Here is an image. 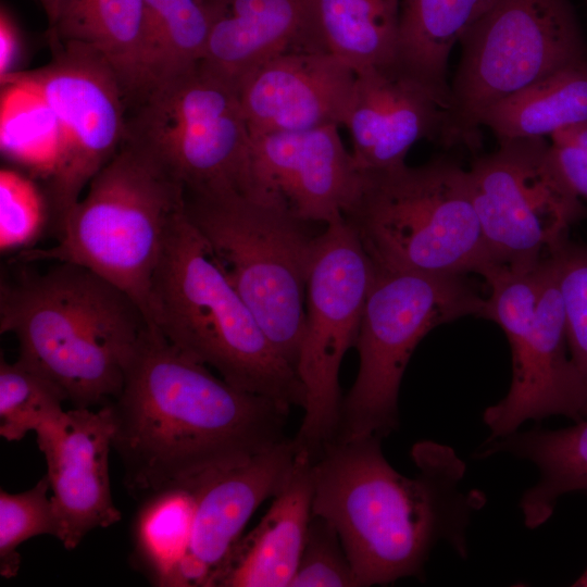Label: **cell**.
Masks as SVG:
<instances>
[{"mask_svg": "<svg viewBox=\"0 0 587 587\" xmlns=\"http://www.w3.org/2000/svg\"><path fill=\"white\" fill-rule=\"evenodd\" d=\"M553 165L569 189L587 201V125L555 132L550 136Z\"/></svg>", "mask_w": 587, "mask_h": 587, "instance_id": "e575fe53", "label": "cell"}, {"mask_svg": "<svg viewBox=\"0 0 587 587\" xmlns=\"http://www.w3.org/2000/svg\"><path fill=\"white\" fill-rule=\"evenodd\" d=\"M363 172L342 145L337 125L251 136L241 193L273 203L296 218L326 225L355 205Z\"/></svg>", "mask_w": 587, "mask_h": 587, "instance_id": "9a60e30c", "label": "cell"}, {"mask_svg": "<svg viewBox=\"0 0 587 587\" xmlns=\"http://www.w3.org/2000/svg\"><path fill=\"white\" fill-rule=\"evenodd\" d=\"M298 459L292 439L240 463L210 472L189 488L196 512L189 553L211 572V582L255 510L289 482Z\"/></svg>", "mask_w": 587, "mask_h": 587, "instance_id": "ffe728a7", "label": "cell"}, {"mask_svg": "<svg viewBox=\"0 0 587 587\" xmlns=\"http://www.w3.org/2000/svg\"><path fill=\"white\" fill-rule=\"evenodd\" d=\"M587 125V61L559 70L491 107L483 116L498 142L551 136Z\"/></svg>", "mask_w": 587, "mask_h": 587, "instance_id": "d4e9b609", "label": "cell"}, {"mask_svg": "<svg viewBox=\"0 0 587 587\" xmlns=\"http://www.w3.org/2000/svg\"><path fill=\"white\" fill-rule=\"evenodd\" d=\"M326 50L354 72L396 63L400 0H312Z\"/></svg>", "mask_w": 587, "mask_h": 587, "instance_id": "484cf974", "label": "cell"}, {"mask_svg": "<svg viewBox=\"0 0 587 587\" xmlns=\"http://www.w3.org/2000/svg\"><path fill=\"white\" fill-rule=\"evenodd\" d=\"M149 311L150 327L234 387L303 408L295 369L265 336L185 208L167 228Z\"/></svg>", "mask_w": 587, "mask_h": 587, "instance_id": "277c9868", "label": "cell"}, {"mask_svg": "<svg viewBox=\"0 0 587 587\" xmlns=\"http://www.w3.org/2000/svg\"><path fill=\"white\" fill-rule=\"evenodd\" d=\"M587 1V0H586Z\"/></svg>", "mask_w": 587, "mask_h": 587, "instance_id": "f35d334b", "label": "cell"}, {"mask_svg": "<svg viewBox=\"0 0 587 587\" xmlns=\"http://www.w3.org/2000/svg\"><path fill=\"white\" fill-rule=\"evenodd\" d=\"M485 300L467 275L374 265L354 345L359 370L342 398L334 438H384L391 434L399 425L402 376L419 342L440 324L466 315L482 316Z\"/></svg>", "mask_w": 587, "mask_h": 587, "instance_id": "9c48e42d", "label": "cell"}, {"mask_svg": "<svg viewBox=\"0 0 587 587\" xmlns=\"http://www.w3.org/2000/svg\"><path fill=\"white\" fill-rule=\"evenodd\" d=\"M20 40L13 23L2 11L0 22V80L15 73L20 59Z\"/></svg>", "mask_w": 587, "mask_h": 587, "instance_id": "d590c367", "label": "cell"}, {"mask_svg": "<svg viewBox=\"0 0 587 587\" xmlns=\"http://www.w3.org/2000/svg\"><path fill=\"white\" fill-rule=\"evenodd\" d=\"M35 433L47 463L46 475L60 524L58 539L65 549L73 550L89 532L122 519L110 484V410L107 405L96 411L73 408Z\"/></svg>", "mask_w": 587, "mask_h": 587, "instance_id": "2e32d148", "label": "cell"}, {"mask_svg": "<svg viewBox=\"0 0 587 587\" xmlns=\"http://www.w3.org/2000/svg\"><path fill=\"white\" fill-rule=\"evenodd\" d=\"M50 209L36 185L9 168L0 171L1 252L29 247L41 235Z\"/></svg>", "mask_w": 587, "mask_h": 587, "instance_id": "1f68e13d", "label": "cell"}, {"mask_svg": "<svg viewBox=\"0 0 587 587\" xmlns=\"http://www.w3.org/2000/svg\"><path fill=\"white\" fill-rule=\"evenodd\" d=\"M1 107V149L12 158L49 174L58 151L55 117L33 90L4 85Z\"/></svg>", "mask_w": 587, "mask_h": 587, "instance_id": "f546056e", "label": "cell"}, {"mask_svg": "<svg viewBox=\"0 0 587 587\" xmlns=\"http://www.w3.org/2000/svg\"><path fill=\"white\" fill-rule=\"evenodd\" d=\"M104 405L125 488L141 500L285 441L291 408L234 387L150 326Z\"/></svg>", "mask_w": 587, "mask_h": 587, "instance_id": "6da1fadb", "label": "cell"}, {"mask_svg": "<svg viewBox=\"0 0 587 587\" xmlns=\"http://www.w3.org/2000/svg\"><path fill=\"white\" fill-rule=\"evenodd\" d=\"M127 118V137L153 151L186 195L241 192L251 135L237 89L197 65L155 83Z\"/></svg>", "mask_w": 587, "mask_h": 587, "instance_id": "8fae6325", "label": "cell"}, {"mask_svg": "<svg viewBox=\"0 0 587 587\" xmlns=\"http://www.w3.org/2000/svg\"><path fill=\"white\" fill-rule=\"evenodd\" d=\"M360 197L344 217L377 267L429 274L496 273L473 204L467 170L439 157L362 171Z\"/></svg>", "mask_w": 587, "mask_h": 587, "instance_id": "8992f818", "label": "cell"}, {"mask_svg": "<svg viewBox=\"0 0 587 587\" xmlns=\"http://www.w3.org/2000/svg\"><path fill=\"white\" fill-rule=\"evenodd\" d=\"M297 449L289 482L258 525L232 547L211 587H289L312 516V457Z\"/></svg>", "mask_w": 587, "mask_h": 587, "instance_id": "44dd1931", "label": "cell"}, {"mask_svg": "<svg viewBox=\"0 0 587 587\" xmlns=\"http://www.w3.org/2000/svg\"><path fill=\"white\" fill-rule=\"evenodd\" d=\"M68 401L65 391L45 373L17 359L0 361V435L18 441L29 432L59 420Z\"/></svg>", "mask_w": 587, "mask_h": 587, "instance_id": "f1b7e54d", "label": "cell"}, {"mask_svg": "<svg viewBox=\"0 0 587 587\" xmlns=\"http://www.w3.org/2000/svg\"><path fill=\"white\" fill-rule=\"evenodd\" d=\"M48 39L47 65L12 73L1 84L33 90L55 117L59 142L48 174V207L57 229L125 140L130 103L100 54L79 42Z\"/></svg>", "mask_w": 587, "mask_h": 587, "instance_id": "7c38bea8", "label": "cell"}, {"mask_svg": "<svg viewBox=\"0 0 587 587\" xmlns=\"http://www.w3.org/2000/svg\"><path fill=\"white\" fill-rule=\"evenodd\" d=\"M149 326L128 295L78 264L55 262L1 284V334L15 336L18 359L55 382L73 408L102 407L120 392Z\"/></svg>", "mask_w": 587, "mask_h": 587, "instance_id": "3957f363", "label": "cell"}, {"mask_svg": "<svg viewBox=\"0 0 587 587\" xmlns=\"http://www.w3.org/2000/svg\"><path fill=\"white\" fill-rule=\"evenodd\" d=\"M461 60L437 141L475 150L484 114L564 67L587 61L567 0H494L460 40Z\"/></svg>", "mask_w": 587, "mask_h": 587, "instance_id": "ba28073f", "label": "cell"}, {"mask_svg": "<svg viewBox=\"0 0 587 587\" xmlns=\"http://www.w3.org/2000/svg\"><path fill=\"white\" fill-rule=\"evenodd\" d=\"M494 0H400L396 65L447 109L448 59Z\"/></svg>", "mask_w": 587, "mask_h": 587, "instance_id": "cb8c5ba5", "label": "cell"}, {"mask_svg": "<svg viewBox=\"0 0 587 587\" xmlns=\"http://www.w3.org/2000/svg\"><path fill=\"white\" fill-rule=\"evenodd\" d=\"M573 585L579 587H587V569Z\"/></svg>", "mask_w": 587, "mask_h": 587, "instance_id": "74e56055", "label": "cell"}, {"mask_svg": "<svg viewBox=\"0 0 587 587\" xmlns=\"http://www.w3.org/2000/svg\"><path fill=\"white\" fill-rule=\"evenodd\" d=\"M374 265L349 222L317 236L305 297V323L296 373L304 414L294 442L312 457L337 433L342 396L339 370L355 345Z\"/></svg>", "mask_w": 587, "mask_h": 587, "instance_id": "4fadbf2b", "label": "cell"}, {"mask_svg": "<svg viewBox=\"0 0 587 587\" xmlns=\"http://www.w3.org/2000/svg\"><path fill=\"white\" fill-rule=\"evenodd\" d=\"M355 72L327 51L282 53L246 76L237 91L250 135L344 125Z\"/></svg>", "mask_w": 587, "mask_h": 587, "instance_id": "e0dca14e", "label": "cell"}, {"mask_svg": "<svg viewBox=\"0 0 587 587\" xmlns=\"http://www.w3.org/2000/svg\"><path fill=\"white\" fill-rule=\"evenodd\" d=\"M185 209L265 336L296 371L317 236L282 208L238 191L186 195Z\"/></svg>", "mask_w": 587, "mask_h": 587, "instance_id": "52a82bcc", "label": "cell"}, {"mask_svg": "<svg viewBox=\"0 0 587 587\" xmlns=\"http://www.w3.org/2000/svg\"><path fill=\"white\" fill-rule=\"evenodd\" d=\"M184 185L143 143L125 138L57 227L58 241L18 260L68 262L107 279L150 325V289L167 228L185 208Z\"/></svg>", "mask_w": 587, "mask_h": 587, "instance_id": "5b68a950", "label": "cell"}, {"mask_svg": "<svg viewBox=\"0 0 587 587\" xmlns=\"http://www.w3.org/2000/svg\"><path fill=\"white\" fill-rule=\"evenodd\" d=\"M204 1L211 29L200 65L236 89L251 72L282 53L327 51L312 0Z\"/></svg>", "mask_w": 587, "mask_h": 587, "instance_id": "d6986e66", "label": "cell"}, {"mask_svg": "<svg viewBox=\"0 0 587 587\" xmlns=\"http://www.w3.org/2000/svg\"><path fill=\"white\" fill-rule=\"evenodd\" d=\"M66 0H39L48 17L49 28H52L60 16Z\"/></svg>", "mask_w": 587, "mask_h": 587, "instance_id": "8d00e7d4", "label": "cell"}, {"mask_svg": "<svg viewBox=\"0 0 587 587\" xmlns=\"http://www.w3.org/2000/svg\"><path fill=\"white\" fill-rule=\"evenodd\" d=\"M133 528L135 564L154 586L168 579L189 551L196 500L186 487H173L142 500Z\"/></svg>", "mask_w": 587, "mask_h": 587, "instance_id": "4316f807", "label": "cell"}, {"mask_svg": "<svg viewBox=\"0 0 587 587\" xmlns=\"http://www.w3.org/2000/svg\"><path fill=\"white\" fill-rule=\"evenodd\" d=\"M145 4L153 86L200 63L211 15L204 0H145Z\"/></svg>", "mask_w": 587, "mask_h": 587, "instance_id": "83f0119b", "label": "cell"}, {"mask_svg": "<svg viewBox=\"0 0 587 587\" xmlns=\"http://www.w3.org/2000/svg\"><path fill=\"white\" fill-rule=\"evenodd\" d=\"M48 37L79 42L100 54L130 107L152 86L145 0H66Z\"/></svg>", "mask_w": 587, "mask_h": 587, "instance_id": "7402d4cb", "label": "cell"}, {"mask_svg": "<svg viewBox=\"0 0 587 587\" xmlns=\"http://www.w3.org/2000/svg\"><path fill=\"white\" fill-rule=\"evenodd\" d=\"M497 453L529 461L538 470L537 483L523 494L520 501L524 524L528 528L546 523L561 496L587 491V417L562 429L516 430L486 440L475 457L486 459Z\"/></svg>", "mask_w": 587, "mask_h": 587, "instance_id": "603a6c76", "label": "cell"}, {"mask_svg": "<svg viewBox=\"0 0 587 587\" xmlns=\"http://www.w3.org/2000/svg\"><path fill=\"white\" fill-rule=\"evenodd\" d=\"M467 174L496 273L535 267L587 215L558 174L546 138L501 141L496 151L477 157Z\"/></svg>", "mask_w": 587, "mask_h": 587, "instance_id": "5bb4252c", "label": "cell"}, {"mask_svg": "<svg viewBox=\"0 0 587 587\" xmlns=\"http://www.w3.org/2000/svg\"><path fill=\"white\" fill-rule=\"evenodd\" d=\"M48 476H42L34 487L10 494L0 490V575L16 576L21 566L17 548L26 540L51 535L59 537L60 524L54 511Z\"/></svg>", "mask_w": 587, "mask_h": 587, "instance_id": "4dcf8cb0", "label": "cell"}, {"mask_svg": "<svg viewBox=\"0 0 587 587\" xmlns=\"http://www.w3.org/2000/svg\"><path fill=\"white\" fill-rule=\"evenodd\" d=\"M487 284L482 317L502 328L512 357L508 394L483 413L487 440L508 436L528 420L587 417V385L570 354L553 258L526 271H501Z\"/></svg>", "mask_w": 587, "mask_h": 587, "instance_id": "30bf717a", "label": "cell"}, {"mask_svg": "<svg viewBox=\"0 0 587 587\" xmlns=\"http://www.w3.org/2000/svg\"><path fill=\"white\" fill-rule=\"evenodd\" d=\"M378 436L334 438L312 457V513L337 530L359 587L420 577L447 542L467 557L466 530L485 495L463 486L465 464L432 440L415 442L413 477L396 471Z\"/></svg>", "mask_w": 587, "mask_h": 587, "instance_id": "7a4b0ae2", "label": "cell"}, {"mask_svg": "<svg viewBox=\"0 0 587 587\" xmlns=\"http://www.w3.org/2000/svg\"><path fill=\"white\" fill-rule=\"evenodd\" d=\"M550 255L558 272L570 354L587 385V245L567 238Z\"/></svg>", "mask_w": 587, "mask_h": 587, "instance_id": "d6a6232c", "label": "cell"}, {"mask_svg": "<svg viewBox=\"0 0 587 587\" xmlns=\"http://www.w3.org/2000/svg\"><path fill=\"white\" fill-rule=\"evenodd\" d=\"M289 587H359L337 530L313 513Z\"/></svg>", "mask_w": 587, "mask_h": 587, "instance_id": "836d02e7", "label": "cell"}, {"mask_svg": "<svg viewBox=\"0 0 587 587\" xmlns=\"http://www.w3.org/2000/svg\"><path fill=\"white\" fill-rule=\"evenodd\" d=\"M444 112L433 95L396 63L355 72L344 125L351 134L357 166L375 171L405 163L416 141H437Z\"/></svg>", "mask_w": 587, "mask_h": 587, "instance_id": "ac0fdd59", "label": "cell"}]
</instances>
